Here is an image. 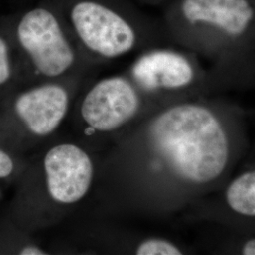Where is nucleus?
Masks as SVG:
<instances>
[{
  "mask_svg": "<svg viewBox=\"0 0 255 255\" xmlns=\"http://www.w3.org/2000/svg\"><path fill=\"white\" fill-rule=\"evenodd\" d=\"M250 137L247 109L219 95L155 112L141 135L151 193L164 207L188 208L228 181Z\"/></svg>",
  "mask_w": 255,
  "mask_h": 255,
  "instance_id": "f257e3e1",
  "label": "nucleus"
},
{
  "mask_svg": "<svg viewBox=\"0 0 255 255\" xmlns=\"http://www.w3.org/2000/svg\"><path fill=\"white\" fill-rule=\"evenodd\" d=\"M164 36L208 60L214 95L255 88V0H168Z\"/></svg>",
  "mask_w": 255,
  "mask_h": 255,
  "instance_id": "f03ea898",
  "label": "nucleus"
},
{
  "mask_svg": "<svg viewBox=\"0 0 255 255\" xmlns=\"http://www.w3.org/2000/svg\"><path fill=\"white\" fill-rule=\"evenodd\" d=\"M80 49L114 60L148 48L164 36L160 21L138 9L133 0H50Z\"/></svg>",
  "mask_w": 255,
  "mask_h": 255,
  "instance_id": "7ed1b4c3",
  "label": "nucleus"
},
{
  "mask_svg": "<svg viewBox=\"0 0 255 255\" xmlns=\"http://www.w3.org/2000/svg\"><path fill=\"white\" fill-rule=\"evenodd\" d=\"M24 75L53 81L73 72L80 47L60 11L50 0L4 15Z\"/></svg>",
  "mask_w": 255,
  "mask_h": 255,
  "instance_id": "20e7f679",
  "label": "nucleus"
},
{
  "mask_svg": "<svg viewBox=\"0 0 255 255\" xmlns=\"http://www.w3.org/2000/svg\"><path fill=\"white\" fill-rule=\"evenodd\" d=\"M128 76L147 100L165 105L216 96L208 68L186 49L158 46L146 48L130 65Z\"/></svg>",
  "mask_w": 255,
  "mask_h": 255,
  "instance_id": "39448f33",
  "label": "nucleus"
},
{
  "mask_svg": "<svg viewBox=\"0 0 255 255\" xmlns=\"http://www.w3.org/2000/svg\"><path fill=\"white\" fill-rule=\"evenodd\" d=\"M247 116L251 137L246 153L221 188L187 208L192 222L255 233V109H247Z\"/></svg>",
  "mask_w": 255,
  "mask_h": 255,
  "instance_id": "423d86ee",
  "label": "nucleus"
},
{
  "mask_svg": "<svg viewBox=\"0 0 255 255\" xmlns=\"http://www.w3.org/2000/svg\"><path fill=\"white\" fill-rule=\"evenodd\" d=\"M146 98L128 76H112L96 82L84 96L82 117L89 127L112 131L143 111Z\"/></svg>",
  "mask_w": 255,
  "mask_h": 255,
  "instance_id": "0eeeda50",
  "label": "nucleus"
},
{
  "mask_svg": "<svg viewBox=\"0 0 255 255\" xmlns=\"http://www.w3.org/2000/svg\"><path fill=\"white\" fill-rule=\"evenodd\" d=\"M7 96L9 114L19 124L36 136L53 132L64 120L68 106L69 93L57 80L47 81L23 90H13Z\"/></svg>",
  "mask_w": 255,
  "mask_h": 255,
  "instance_id": "6e6552de",
  "label": "nucleus"
},
{
  "mask_svg": "<svg viewBox=\"0 0 255 255\" xmlns=\"http://www.w3.org/2000/svg\"><path fill=\"white\" fill-rule=\"evenodd\" d=\"M47 190L53 201L73 204L88 193L94 176L90 156L74 144L50 148L44 160Z\"/></svg>",
  "mask_w": 255,
  "mask_h": 255,
  "instance_id": "1a4fd4ad",
  "label": "nucleus"
},
{
  "mask_svg": "<svg viewBox=\"0 0 255 255\" xmlns=\"http://www.w3.org/2000/svg\"><path fill=\"white\" fill-rule=\"evenodd\" d=\"M198 250L208 255H255V233L203 223Z\"/></svg>",
  "mask_w": 255,
  "mask_h": 255,
  "instance_id": "9d476101",
  "label": "nucleus"
},
{
  "mask_svg": "<svg viewBox=\"0 0 255 255\" xmlns=\"http://www.w3.org/2000/svg\"><path fill=\"white\" fill-rule=\"evenodd\" d=\"M22 81L23 74L18 56L4 15H0V101L16 89Z\"/></svg>",
  "mask_w": 255,
  "mask_h": 255,
  "instance_id": "9b49d317",
  "label": "nucleus"
},
{
  "mask_svg": "<svg viewBox=\"0 0 255 255\" xmlns=\"http://www.w3.org/2000/svg\"><path fill=\"white\" fill-rule=\"evenodd\" d=\"M198 250L189 249L170 239L160 237H148L141 240L134 250L137 255H182L198 254Z\"/></svg>",
  "mask_w": 255,
  "mask_h": 255,
  "instance_id": "f8f14e48",
  "label": "nucleus"
},
{
  "mask_svg": "<svg viewBox=\"0 0 255 255\" xmlns=\"http://www.w3.org/2000/svg\"><path fill=\"white\" fill-rule=\"evenodd\" d=\"M15 170V161L9 151L0 146V181L9 178Z\"/></svg>",
  "mask_w": 255,
  "mask_h": 255,
  "instance_id": "ddd939ff",
  "label": "nucleus"
},
{
  "mask_svg": "<svg viewBox=\"0 0 255 255\" xmlns=\"http://www.w3.org/2000/svg\"><path fill=\"white\" fill-rule=\"evenodd\" d=\"M19 255H47L42 249L34 245H26L22 247L18 251Z\"/></svg>",
  "mask_w": 255,
  "mask_h": 255,
  "instance_id": "4468645a",
  "label": "nucleus"
},
{
  "mask_svg": "<svg viewBox=\"0 0 255 255\" xmlns=\"http://www.w3.org/2000/svg\"><path fill=\"white\" fill-rule=\"evenodd\" d=\"M133 1L148 4V5H161L163 3H166L168 0H133Z\"/></svg>",
  "mask_w": 255,
  "mask_h": 255,
  "instance_id": "2eb2a0df",
  "label": "nucleus"
}]
</instances>
